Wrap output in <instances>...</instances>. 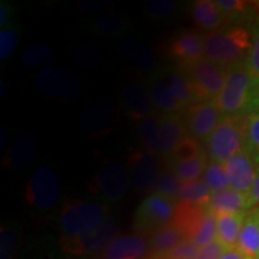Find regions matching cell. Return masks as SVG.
I'll return each mask as SVG.
<instances>
[{
    "label": "cell",
    "mask_w": 259,
    "mask_h": 259,
    "mask_svg": "<svg viewBox=\"0 0 259 259\" xmlns=\"http://www.w3.org/2000/svg\"><path fill=\"white\" fill-rule=\"evenodd\" d=\"M251 29L244 24H227L204 35V58L228 69L244 63L251 47Z\"/></svg>",
    "instance_id": "cell-1"
},
{
    "label": "cell",
    "mask_w": 259,
    "mask_h": 259,
    "mask_svg": "<svg viewBox=\"0 0 259 259\" xmlns=\"http://www.w3.org/2000/svg\"><path fill=\"white\" fill-rule=\"evenodd\" d=\"M150 94L162 114L180 113L197 102L192 83L184 70L164 69L151 76Z\"/></svg>",
    "instance_id": "cell-2"
},
{
    "label": "cell",
    "mask_w": 259,
    "mask_h": 259,
    "mask_svg": "<svg viewBox=\"0 0 259 259\" xmlns=\"http://www.w3.org/2000/svg\"><path fill=\"white\" fill-rule=\"evenodd\" d=\"M109 206L106 203L82 199H66L59 212L61 238H79L99 228L106 221Z\"/></svg>",
    "instance_id": "cell-3"
},
{
    "label": "cell",
    "mask_w": 259,
    "mask_h": 259,
    "mask_svg": "<svg viewBox=\"0 0 259 259\" xmlns=\"http://www.w3.org/2000/svg\"><path fill=\"white\" fill-rule=\"evenodd\" d=\"M247 114L223 116L220 124L204 141L210 162L225 164L244 150Z\"/></svg>",
    "instance_id": "cell-4"
},
{
    "label": "cell",
    "mask_w": 259,
    "mask_h": 259,
    "mask_svg": "<svg viewBox=\"0 0 259 259\" xmlns=\"http://www.w3.org/2000/svg\"><path fill=\"white\" fill-rule=\"evenodd\" d=\"M253 79L244 63L227 69L226 82L216 99V105L223 116L247 114Z\"/></svg>",
    "instance_id": "cell-5"
},
{
    "label": "cell",
    "mask_w": 259,
    "mask_h": 259,
    "mask_svg": "<svg viewBox=\"0 0 259 259\" xmlns=\"http://www.w3.org/2000/svg\"><path fill=\"white\" fill-rule=\"evenodd\" d=\"M177 200L163 194L153 192L142 200L134 219V229L137 234L151 236L173 222Z\"/></svg>",
    "instance_id": "cell-6"
},
{
    "label": "cell",
    "mask_w": 259,
    "mask_h": 259,
    "mask_svg": "<svg viewBox=\"0 0 259 259\" xmlns=\"http://www.w3.org/2000/svg\"><path fill=\"white\" fill-rule=\"evenodd\" d=\"M35 84L42 95L61 102L78 99L83 93L79 77L66 67L41 70L37 73Z\"/></svg>",
    "instance_id": "cell-7"
},
{
    "label": "cell",
    "mask_w": 259,
    "mask_h": 259,
    "mask_svg": "<svg viewBox=\"0 0 259 259\" xmlns=\"http://www.w3.org/2000/svg\"><path fill=\"white\" fill-rule=\"evenodd\" d=\"M60 194V181L56 170L50 166H40L28 181L24 199L30 208L48 211L59 202Z\"/></svg>",
    "instance_id": "cell-8"
},
{
    "label": "cell",
    "mask_w": 259,
    "mask_h": 259,
    "mask_svg": "<svg viewBox=\"0 0 259 259\" xmlns=\"http://www.w3.org/2000/svg\"><path fill=\"white\" fill-rule=\"evenodd\" d=\"M183 70L192 83L197 101H216L225 85L227 69L203 58Z\"/></svg>",
    "instance_id": "cell-9"
},
{
    "label": "cell",
    "mask_w": 259,
    "mask_h": 259,
    "mask_svg": "<svg viewBox=\"0 0 259 259\" xmlns=\"http://www.w3.org/2000/svg\"><path fill=\"white\" fill-rule=\"evenodd\" d=\"M130 181V174L124 166L107 163L90 178L87 189L105 202L116 203L127 193Z\"/></svg>",
    "instance_id": "cell-10"
},
{
    "label": "cell",
    "mask_w": 259,
    "mask_h": 259,
    "mask_svg": "<svg viewBox=\"0 0 259 259\" xmlns=\"http://www.w3.org/2000/svg\"><path fill=\"white\" fill-rule=\"evenodd\" d=\"M119 222L115 219L108 218L95 231L79 238H61L60 246L66 254L73 257H82L102 252L106 246L119 234Z\"/></svg>",
    "instance_id": "cell-11"
},
{
    "label": "cell",
    "mask_w": 259,
    "mask_h": 259,
    "mask_svg": "<svg viewBox=\"0 0 259 259\" xmlns=\"http://www.w3.org/2000/svg\"><path fill=\"white\" fill-rule=\"evenodd\" d=\"M130 179L132 186L138 192H149L155 190L162 168L156 155L143 149H135L128 155Z\"/></svg>",
    "instance_id": "cell-12"
},
{
    "label": "cell",
    "mask_w": 259,
    "mask_h": 259,
    "mask_svg": "<svg viewBox=\"0 0 259 259\" xmlns=\"http://www.w3.org/2000/svg\"><path fill=\"white\" fill-rule=\"evenodd\" d=\"M223 119L215 101H197L186 109L185 120L187 134L191 137L205 141Z\"/></svg>",
    "instance_id": "cell-13"
},
{
    "label": "cell",
    "mask_w": 259,
    "mask_h": 259,
    "mask_svg": "<svg viewBox=\"0 0 259 259\" xmlns=\"http://www.w3.org/2000/svg\"><path fill=\"white\" fill-rule=\"evenodd\" d=\"M229 187L238 192L250 194L257 177L258 166L245 150L235 154L225 163Z\"/></svg>",
    "instance_id": "cell-14"
},
{
    "label": "cell",
    "mask_w": 259,
    "mask_h": 259,
    "mask_svg": "<svg viewBox=\"0 0 259 259\" xmlns=\"http://www.w3.org/2000/svg\"><path fill=\"white\" fill-rule=\"evenodd\" d=\"M169 54L181 67L197 63L204 58V35L194 30L180 32L170 42Z\"/></svg>",
    "instance_id": "cell-15"
},
{
    "label": "cell",
    "mask_w": 259,
    "mask_h": 259,
    "mask_svg": "<svg viewBox=\"0 0 259 259\" xmlns=\"http://www.w3.org/2000/svg\"><path fill=\"white\" fill-rule=\"evenodd\" d=\"M150 252L149 240L141 234L115 236L101 252L102 259H142Z\"/></svg>",
    "instance_id": "cell-16"
},
{
    "label": "cell",
    "mask_w": 259,
    "mask_h": 259,
    "mask_svg": "<svg viewBox=\"0 0 259 259\" xmlns=\"http://www.w3.org/2000/svg\"><path fill=\"white\" fill-rule=\"evenodd\" d=\"M38 143L36 135L32 131H22L16 136L11 147L6 151L4 166L15 169H23L30 166L36 158Z\"/></svg>",
    "instance_id": "cell-17"
},
{
    "label": "cell",
    "mask_w": 259,
    "mask_h": 259,
    "mask_svg": "<svg viewBox=\"0 0 259 259\" xmlns=\"http://www.w3.org/2000/svg\"><path fill=\"white\" fill-rule=\"evenodd\" d=\"M114 114L111 105L95 102L87 107L79 115V125L83 131L93 137H103L113 130Z\"/></svg>",
    "instance_id": "cell-18"
},
{
    "label": "cell",
    "mask_w": 259,
    "mask_h": 259,
    "mask_svg": "<svg viewBox=\"0 0 259 259\" xmlns=\"http://www.w3.org/2000/svg\"><path fill=\"white\" fill-rule=\"evenodd\" d=\"M122 102L128 118L135 121H142L153 115L155 109L150 90L139 83H130L122 89Z\"/></svg>",
    "instance_id": "cell-19"
},
{
    "label": "cell",
    "mask_w": 259,
    "mask_h": 259,
    "mask_svg": "<svg viewBox=\"0 0 259 259\" xmlns=\"http://www.w3.org/2000/svg\"><path fill=\"white\" fill-rule=\"evenodd\" d=\"M206 209L213 215H220V213L247 212L248 210L253 209V205L251 203L250 194L238 192L228 187L226 190L212 192Z\"/></svg>",
    "instance_id": "cell-20"
},
{
    "label": "cell",
    "mask_w": 259,
    "mask_h": 259,
    "mask_svg": "<svg viewBox=\"0 0 259 259\" xmlns=\"http://www.w3.org/2000/svg\"><path fill=\"white\" fill-rule=\"evenodd\" d=\"M187 135L185 120L178 113L160 116V153L162 155L169 156Z\"/></svg>",
    "instance_id": "cell-21"
},
{
    "label": "cell",
    "mask_w": 259,
    "mask_h": 259,
    "mask_svg": "<svg viewBox=\"0 0 259 259\" xmlns=\"http://www.w3.org/2000/svg\"><path fill=\"white\" fill-rule=\"evenodd\" d=\"M191 18L199 29L211 32L226 27L227 17L213 0H197L191 8Z\"/></svg>",
    "instance_id": "cell-22"
},
{
    "label": "cell",
    "mask_w": 259,
    "mask_h": 259,
    "mask_svg": "<svg viewBox=\"0 0 259 259\" xmlns=\"http://www.w3.org/2000/svg\"><path fill=\"white\" fill-rule=\"evenodd\" d=\"M235 247L247 259H259V206L246 213Z\"/></svg>",
    "instance_id": "cell-23"
},
{
    "label": "cell",
    "mask_w": 259,
    "mask_h": 259,
    "mask_svg": "<svg viewBox=\"0 0 259 259\" xmlns=\"http://www.w3.org/2000/svg\"><path fill=\"white\" fill-rule=\"evenodd\" d=\"M118 50L130 63L139 70H149L154 67L156 57L154 52L143 42L126 37L118 42Z\"/></svg>",
    "instance_id": "cell-24"
},
{
    "label": "cell",
    "mask_w": 259,
    "mask_h": 259,
    "mask_svg": "<svg viewBox=\"0 0 259 259\" xmlns=\"http://www.w3.org/2000/svg\"><path fill=\"white\" fill-rule=\"evenodd\" d=\"M247 212L220 213L216 216V239L226 248L235 247Z\"/></svg>",
    "instance_id": "cell-25"
},
{
    "label": "cell",
    "mask_w": 259,
    "mask_h": 259,
    "mask_svg": "<svg viewBox=\"0 0 259 259\" xmlns=\"http://www.w3.org/2000/svg\"><path fill=\"white\" fill-rule=\"evenodd\" d=\"M148 240L149 246H150V252L154 254V257L162 258L167 253H169L181 241L185 240V236L179 229V227H177L171 222L170 225L149 236Z\"/></svg>",
    "instance_id": "cell-26"
},
{
    "label": "cell",
    "mask_w": 259,
    "mask_h": 259,
    "mask_svg": "<svg viewBox=\"0 0 259 259\" xmlns=\"http://www.w3.org/2000/svg\"><path fill=\"white\" fill-rule=\"evenodd\" d=\"M57 59L58 57L54 48L47 44H42V42L29 45L22 54L23 64L32 69H50Z\"/></svg>",
    "instance_id": "cell-27"
},
{
    "label": "cell",
    "mask_w": 259,
    "mask_h": 259,
    "mask_svg": "<svg viewBox=\"0 0 259 259\" xmlns=\"http://www.w3.org/2000/svg\"><path fill=\"white\" fill-rule=\"evenodd\" d=\"M73 64L83 71H95L102 66L103 53L101 48L94 44H79L73 47L71 53Z\"/></svg>",
    "instance_id": "cell-28"
},
{
    "label": "cell",
    "mask_w": 259,
    "mask_h": 259,
    "mask_svg": "<svg viewBox=\"0 0 259 259\" xmlns=\"http://www.w3.org/2000/svg\"><path fill=\"white\" fill-rule=\"evenodd\" d=\"M216 239V216L208 209L194 225L192 231L186 236V240L200 248Z\"/></svg>",
    "instance_id": "cell-29"
},
{
    "label": "cell",
    "mask_w": 259,
    "mask_h": 259,
    "mask_svg": "<svg viewBox=\"0 0 259 259\" xmlns=\"http://www.w3.org/2000/svg\"><path fill=\"white\" fill-rule=\"evenodd\" d=\"M209 164V156L206 150L199 155V156L191 158V160L179 162V163L171 164L169 168L176 173L180 183H189L203 177L204 170Z\"/></svg>",
    "instance_id": "cell-30"
},
{
    "label": "cell",
    "mask_w": 259,
    "mask_h": 259,
    "mask_svg": "<svg viewBox=\"0 0 259 259\" xmlns=\"http://www.w3.org/2000/svg\"><path fill=\"white\" fill-rule=\"evenodd\" d=\"M139 138L143 150L154 155L160 153V116L153 114L139 121Z\"/></svg>",
    "instance_id": "cell-31"
},
{
    "label": "cell",
    "mask_w": 259,
    "mask_h": 259,
    "mask_svg": "<svg viewBox=\"0 0 259 259\" xmlns=\"http://www.w3.org/2000/svg\"><path fill=\"white\" fill-rule=\"evenodd\" d=\"M211 193V190L200 178V179L181 184L179 190V200L194 204V205L202 206V208H206Z\"/></svg>",
    "instance_id": "cell-32"
},
{
    "label": "cell",
    "mask_w": 259,
    "mask_h": 259,
    "mask_svg": "<svg viewBox=\"0 0 259 259\" xmlns=\"http://www.w3.org/2000/svg\"><path fill=\"white\" fill-rule=\"evenodd\" d=\"M128 19L122 16L105 14L93 22V31L99 36H116L128 28Z\"/></svg>",
    "instance_id": "cell-33"
},
{
    "label": "cell",
    "mask_w": 259,
    "mask_h": 259,
    "mask_svg": "<svg viewBox=\"0 0 259 259\" xmlns=\"http://www.w3.org/2000/svg\"><path fill=\"white\" fill-rule=\"evenodd\" d=\"M244 150L259 167V112L247 114Z\"/></svg>",
    "instance_id": "cell-34"
},
{
    "label": "cell",
    "mask_w": 259,
    "mask_h": 259,
    "mask_svg": "<svg viewBox=\"0 0 259 259\" xmlns=\"http://www.w3.org/2000/svg\"><path fill=\"white\" fill-rule=\"evenodd\" d=\"M204 151H205V149L203 148L202 142L191 137V136H187L178 144L173 153L168 156L169 157V166L199 156Z\"/></svg>",
    "instance_id": "cell-35"
},
{
    "label": "cell",
    "mask_w": 259,
    "mask_h": 259,
    "mask_svg": "<svg viewBox=\"0 0 259 259\" xmlns=\"http://www.w3.org/2000/svg\"><path fill=\"white\" fill-rule=\"evenodd\" d=\"M202 179L209 186L211 192H218V191L226 190L229 187V181L228 177H227L225 164L209 161V164L206 166L205 170H204Z\"/></svg>",
    "instance_id": "cell-36"
},
{
    "label": "cell",
    "mask_w": 259,
    "mask_h": 259,
    "mask_svg": "<svg viewBox=\"0 0 259 259\" xmlns=\"http://www.w3.org/2000/svg\"><path fill=\"white\" fill-rule=\"evenodd\" d=\"M180 186L181 183L178 179L176 173L169 167H166L162 169L160 177H158L154 192L163 194V196L168 197V198L174 199L178 202L179 200Z\"/></svg>",
    "instance_id": "cell-37"
},
{
    "label": "cell",
    "mask_w": 259,
    "mask_h": 259,
    "mask_svg": "<svg viewBox=\"0 0 259 259\" xmlns=\"http://www.w3.org/2000/svg\"><path fill=\"white\" fill-rule=\"evenodd\" d=\"M251 47L245 59V65L254 82L259 79V15L254 18L251 28Z\"/></svg>",
    "instance_id": "cell-38"
},
{
    "label": "cell",
    "mask_w": 259,
    "mask_h": 259,
    "mask_svg": "<svg viewBox=\"0 0 259 259\" xmlns=\"http://www.w3.org/2000/svg\"><path fill=\"white\" fill-rule=\"evenodd\" d=\"M19 35L17 28L10 23L0 30V60H8L18 46Z\"/></svg>",
    "instance_id": "cell-39"
},
{
    "label": "cell",
    "mask_w": 259,
    "mask_h": 259,
    "mask_svg": "<svg viewBox=\"0 0 259 259\" xmlns=\"http://www.w3.org/2000/svg\"><path fill=\"white\" fill-rule=\"evenodd\" d=\"M19 236L15 227L3 226L0 231V259H12L17 251Z\"/></svg>",
    "instance_id": "cell-40"
},
{
    "label": "cell",
    "mask_w": 259,
    "mask_h": 259,
    "mask_svg": "<svg viewBox=\"0 0 259 259\" xmlns=\"http://www.w3.org/2000/svg\"><path fill=\"white\" fill-rule=\"evenodd\" d=\"M177 2L174 0H148L145 2V14L154 18H168L176 12Z\"/></svg>",
    "instance_id": "cell-41"
},
{
    "label": "cell",
    "mask_w": 259,
    "mask_h": 259,
    "mask_svg": "<svg viewBox=\"0 0 259 259\" xmlns=\"http://www.w3.org/2000/svg\"><path fill=\"white\" fill-rule=\"evenodd\" d=\"M199 248L196 245L189 240H183L179 245L171 250L169 253H167L164 257L166 259H194Z\"/></svg>",
    "instance_id": "cell-42"
},
{
    "label": "cell",
    "mask_w": 259,
    "mask_h": 259,
    "mask_svg": "<svg viewBox=\"0 0 259 259\" xmlns=\"http://www.w3.org/2000/svg\"><path fill=\"white\" fill-rule=\"evenodd\" d=\"M114 6V3L109 0H79L77 3V8L84 14H103L111 10ZM105 15V14H103Z\"/></svg>",
    "instance_id": "cell-43"
},
{
    "label": "cell",
    "mask_w": 259,
    "mask_h": 259,
    "mask_svg": "<svg viewBox=\"0 0 259 259\" xmlns=\"http://www.w3.org/2000/svg\"><path fill=\"white\" fill-rule=\"evenodd\" d=\"M227 248L220 242L218 239L209 242L208 245L203 246L198 250L194 259H221Z\"/></svg>",
    "instance_id": "cell-44"
},
{
    "label": "cell",
    "mask_w": 259,
    "mask_h": 259,
    "mask_svg": "<svg viewBox=\"0 0 259 259\" xmlns=\"http://www.w3.org/2000/svg\"><path fill=\"white\" fill-rule=\"evenodd\" d=\"M12 15V8L11 4L9 2H4L2 0L0 3V27L5 28L6 25H9L10 19H11Z\"/></svg>",
    "instance_id": "cell-45"
},
{
    "label": "cell",
    "mask_w": 259,
    "mask_h": 259,
    "mask_svg": "<svg viewBox=\"0 0 259 259\" xmlns=\"http://www.w3.org/2000/svg\"><path fill=\"white\" fill-rule=\"evenodd\" d=\"M259 112V79L254 80L253 87H252L251 93V100H250V107H248V113Z\"/></svg>",
    "instance_id": "cell-46"
},
{
    "label": "cell",
    "mask_w": 259,
    "mask_h": 259,
    "mask_svg": "<svg viewBox=\"0 0 259 259\" xmlns=\"http://www.w3.org/2000/svg\"><path fill=\"white\" fill-rule=\"evenodd\" d=\"M250 199H251L252 205H253V208L259 206V167L257 170V177H255L253 187H252L250 192Z\"/></svg>",
    "instance_id": "cell-47"
},
{
    "label": "cell",
    "mask_w": 259,
    "mask_h": 259,
    "mask_svg": "<svg viewBox=\"0 0 259 259\" xmlns=\"http://www.w3.org/2000/svg\"><path fill=\"white\" fill-rule=\"evenodd\" d=\"M221 259H247L236 247L227 248Z\"/></svg>",
    "instance_id": "cell-48"
},
{
    "label": "cell",
    "mask_w": 259,
    "mask_h": 259,
    "mask_svg": "<svg viewBox=\"0 0 259 259\" xmlns=\"http://www.w3.org/2000/svg\"><path fill=\"white\" fill-rule=\"evenodd\" d=\"M0 90H2V92H0V97H4V93H5V89H4V83H0Z\"/></svg>",
    "instance_id": "cell-49"
},
{
    "label": "cell",
    "mask_w": 259,
    "mask_h": 259,
    "mask_svg": "<svg viewBox=\"0 0 259 259\" xmlns=\"http://www.w3.org/2000/svg\"><path fill=\"white\" fill-rule=\"evenodd\" d=\"M142 259H155L154 257H145V258H142Z\"/></svg>",
    "instance_id": "cell-50"
},
{
    "label": "cell",
    "mask_w": 259,
    "mask_h": 259,
    "mask_svg": "<svg viewBox=\"0 0 259 259\" xmlns=\"http://www.w3.org/2000/svg\"><path fill=\"white\" fill-rule=\"evenodd\" d=\"M155 259H166V258H156V257H154Z\"/></svg>",
    "instance_id": "cell-51"
}]
</instances>
